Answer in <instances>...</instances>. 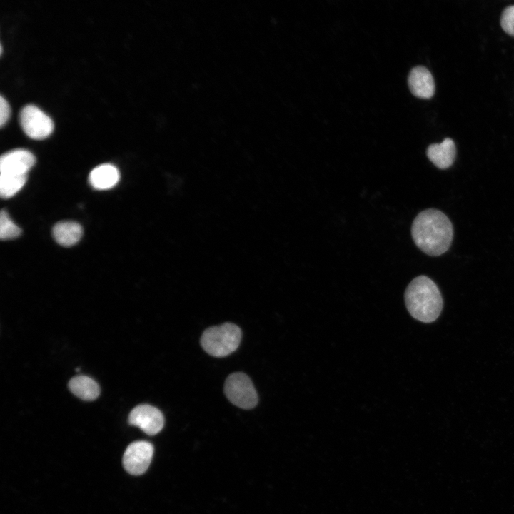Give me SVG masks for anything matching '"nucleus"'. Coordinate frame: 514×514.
Returning a JSON list of instances; mask_svg holds the SVG:
<instances>
[{"instance_id":"obj_1","label":"nucleus","mask_w":514,"mask_h":514,"mask_svg":"<svg viewBox=\"0 0 514 514\" xmlns=\"http://www.w3.org/2000/svg\"><path fill=\"white\" fill-rule=\"evenodd\" d=\"M413 239L426 254L438 256L449 248L453 236V225L440 211L429 208L415 218L411 228Z\"/></svg>"},{"instance_id":"obj_2","label":"nucleus","mask_w":514,"mask_h":514,"mask_svg":"<svg viewBox=\"0 0 514 514\" xmlns=\"http://www.w3.org/2000/svg\"><path fill=\"white\" fill-rule=\"evenodd\" d=\"M405 302L410 314L424 323L436 320L443 308L440 290L425 276H419L408 284L405 292Z\"/></svg>"},{"instance_id":"obj_3","label":"nucleus","mask_w":514,"mask_h":514,"mask_svg":"<svg viewBox=\"0 0 514 514\" xmlns=\"http://www.w3.org/2000/svg\"><path fill=\"white\" fill-rule=\"evenodd\" d=\"M241 339V329L233 323H226L206 329L201 336V344L208 354L224 357L236 350Z\"/></svg>"},{"instance_id":"obj_4","label":"nucleus","mask_w":514,"mask_h":514,"mask_svg":"<svg viewBox=\"0 0 514 514\" xmlns=\"http://www.w3.org/2000/svg\"><path fill=\"white\" fill-rule=\"evenodd\" d=\"M224 391L228 399L243 409H251L258 403V395L248 376L243 373H234L226 379Z\"/></svg>"},{"instance_id":"obj_5","label":"nucleus","mask_w":514,"mask_h":514,"mask_svg":"<svg viewBox=\"0 0 514 514\" xmlns=\"http://www.w3.org/2000/svg\"><path fill=\"white\" fill-rule=\"evenodd\" d=\"M19 121L25 133L34 139H43L54 130L51 119L33 104L24 106L19 114Z\"/></svg>"},{"instance_id":"obj_6","label":"nucleus","mask_w":514,"mask_h":514,"mask_svg":"<svg viewBox=\"0 0 514 514\" xmlns=\"http://www.w3.org/2000/svg\"><path fill=\"white\" fill-rule=\"evenodd\" d=\"M153 455V445L144 440L131 443L123 455V465L130 474L140 475L148 469Z\"/></svg>"},{"instance_id":"obj_7","label":"nucleus","mask_w":514,"mask_h":514,"mask_svg":"<svg viewBox=\"0 0 514 514\" xmlns=\"http://www.w3.org/2000/svg\"><path fill=\"white\" fill-rule=\"evenodd\" d=\"M130 425L138 427L145 433L153 435L159 433L164 425L162 413L150 405H139L135 407L128 415Z\"/></svg>"},{"instance_id":"obj_8","label":"nucleus","mask_w":514,"mask_h":514,"mask_svg":"<svg viewBox=\"0 0 514 514\" xmlns=\"http://www.w3.org/2000/svg\"><path fill=\"white\" fill-rule=\"evenodd\" d=\"M36 162L35 156L28 150L17 148L1 155V173L27 175Z\"/></svg>"},{"instance_id":"obj_9","label":"nucleus","mask_w":514,"mask_h":514,"mask_svg":"<svg viewBox=\"0 0 514 514\" xmlns=\"http://www.w3.org/2000/svg\"><path fill=\"white\" fill-rule=\"evenodd\" d=\"M408 86L412 94L419 98L429 99L435 92V83L430 71L424 66L414 67L408 75Z\"/></svg>"},{"instance_id":"obj_10","label":"nucleus","mask_w":514,"mask_h":514,"mask_svg":"<svg viewBox=\"0 0 514 514\" xmlns=\"http://www.w3.org/2000/svg\"><path fill=\"white\" fill-rule=\"evenodd\" d=\"M426 153L435 166L440 169H445L450 167L455 160V146L452 139L445 138L440 143L429 146Z\"/></svg>"},{"instance_id":"obj_11","label":"nucleus","mask_w":514,"mask_h":514,"mask_svg":"<svg viewBox=\"0 0 514 514\" xmlns=\"http://www.w3.org/2000/svg\"><path fill=\"white\" fill-rule=\"evenodd\" d=\"M120 179L118 168L110 163H104L94 168L89 176L91 186L98 190L109 189L115 186Z\"/></svg>"},{"instance_id":"obj_12","label":"nucleus","mask_w":514,"mask_h":514,"mask_svg":"<svg viewBox=\"0 0 514 514\" xmlns=\"http://www.w3.org/2000/svg\"><path fill=\"white\" fill-rule=\"evenodd\" d=\"M53 236L56 241L63 246L76 244L81 238L83 229L74 221H61L53 228Z\"/></svg>"},{"instance_id":"obj_13","label":"nucleus","mask_w":514,"mask_h":514,"mask_svg":"<svg viewBox=\"0 0 514 514\" xmlns=\"http://www.w3.org/2000/svg\"><path fill=\"white\" fill-rule=\"evenodd\" d=\"M69 388L76 396L84 400H95L100 393L98 383L86 376L72 378L69 383Z\"/></svg>"},{"instance_id":"obj_14","label":"nucleus","mask_w":514,"mask_h":514,"mask_svg":"<svg viewBox=\"0 0 514 514\" xmlns=\"http://www.w3.org/2000/svg\"><path fill=\"white\" fill-rule=\"evenodd\" d=\"M27 175L0 174V194L3 198H9L24 186Z\"/></svg>"},{"instance_id":"obj_15","label":"nucleus","mask_w":514,"mask_h":514,"mask_svg":"<svg viewBox=\"0 0 514 514\" xmlns=\"http://www.w3.org/2000/svg\"><path fill=\"white\" fill-rule=\"evenodd\" d=\"M21 228L10 218L5 210L0 214V237L2 240L12 239L20 236Z\"/></svg>"},{"instance_id":"obj_16","label":"nucleus","mask_w":514,"mask_h":514,"mask_svg":"<svg viewBox=\"0 0 514 514\" xmlns=\"http://www.w3.org/2000/svg\"><path fill=\"white\" fill-rule=\"evenodd\" d=\"M500 24L506 33L514 36V6H508L503 11Z\"/></svg>"},{"instance_id":"obj_17","label":"nucleus","mask_w":514,"mask_h":514,"mask_svg":"<svg viewBox=\"0 0 514 514\" xmlns=\"http://www.w3.org/2000/svg\"><path fill=\"white\" fill-rule=\"evenodd\" d=\"M11 114V109L8 101L2 96H0V125L3 126L9 120Z\"/></svg>"}]
</instances>
